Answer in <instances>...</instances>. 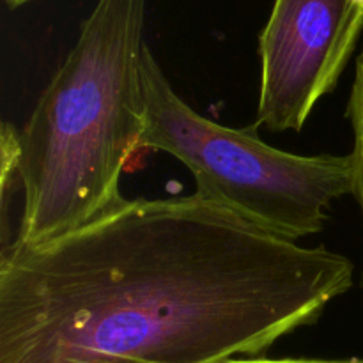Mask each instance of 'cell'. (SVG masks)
Returning a JSON list of instances; mask_svg holds the SVG:
<instances>
[{"mask_svg":"<svg viewBox=\"0 0 363 363\" xmlns=\"http://www.w3.org/2000/svg\"><path fill=\"white\" fill-rule=\"evenodd\" d=\"M350 257L190 197L133 199L0 255V363H225L314 325Z\"/></svg>","mask_w":363,"mask_h":363,"instance_id":"cell-1","label":"cell"},{"mask_svg":"<svg viewBox=\"0 0 363 363\" xmlns=\"http://www.w3.org/2000/svg\"><path fill=\"white\" fill-rule=\"evenodd\" d=\"M149 0H98L20 131L23 209L14 243L35 247L124 201L138 151Z\"/></svg>","mask_w":363,"mask_h":363,"instance_id":"cell-2","label":"cell"},{"mask_svg":"<svg viewBox=\"0 0 363 363\" xmlns=\"http://www.w3.org/2000/svg\"><path fill=\"white\" fill-rule=\"evenodd\" d=\"M138 149L179 160L197 195L286 240L321 233L337 199L353 195L350 155H293L262 142L257 126L229 128L179 98L149 46L142 57Z\"/></svg>","mask_w":363,"mask_h":363,"instance_id":"cell-3","label":"cell"},{"mask_svg":"<svg viewBox=\"0 0 363 363\" xmlns=\"http://www.w3.org/2000/svg\"><path fill=\"white\" fill-rule=\"evenodd\" d=\"M362 28L358 0H275L259 35L257 124L300 131L337 87Z\"/></svg>","mask_w":363,"mask_h":363,"instance_id":"cell-4","label":"cell"},{"mask_svg":"<svg viewBox=\"0 0 363 363\" xmlns=\"http://www.w3.org/2000/svg\"><path fill=\"white\" fill-rule=\"evenodd\" d=\"M346 116L353 130V151L350 152L353 167V197L357 199L363 215V46L357 59V71L351 85Z\"/></svg>","mask_w":363,"mask_h":363,"instance_id":"cell-5","label":"cell"},{"mask_svg":"<svg viewBox=\"0 0 363 363\" xmlns=\"http://www.w3.org/2000/svg\"><path fill=\"white\" fill-rule=\"evenodd\" d=\"M225 363H363L362 360H296V358H280V360H269V358H252V360H230Z\"/></svg>","mask_w":363,"mask_h":363,"instance_id":"cell-6","label":"cell"},{"mask_svg":"<svg viewBox=\"0 0 363 363\" xmlns=\"http://www.w3.org/2000/svg\"><path fill=\"white\" fill-rule=\"evenodd\" d=\"M4 2H6L9 7H20L23 6V4L32 2V0H4Z\"/></svg>","mask_w":363,"mask_h":363,"instance_id":"cell-7","label":"cell"}]
</instances>
